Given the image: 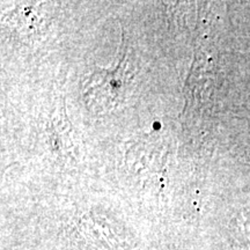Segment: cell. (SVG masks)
<instances>
[{
	"instance_id": "cell-1",
	"label": "cell",
	"mask_w": 250,
	"mask_h": 250,
	"mask_svg": "<svg viewBox=\"0 0 250 250\" xmlns=\"http://www.w3.org/2000/svg\"><path fill=\"white\" fill-rule=\"evenodd\" d=\"M124 70L123 64H121L117 70L95 71L87 78L83 96L89 108L100 111L117 104L125 87Z\"/></svg>"
},
{
	"instance_id": "cell-2",
	"label": "cell",
	"mask_w": 250,
	"mask_h": 250,
	"mask_svg": "<svg viewBox=\"0 0 250 250\" xmlns=\"http://www.w3.org/2000/svg\"><path fill=\"white\" fill-rule=\"evenodd\" d=\"M235 232L242 242H250V210L243 211L236 220Z\"/></svg>"
}]
</instances>
